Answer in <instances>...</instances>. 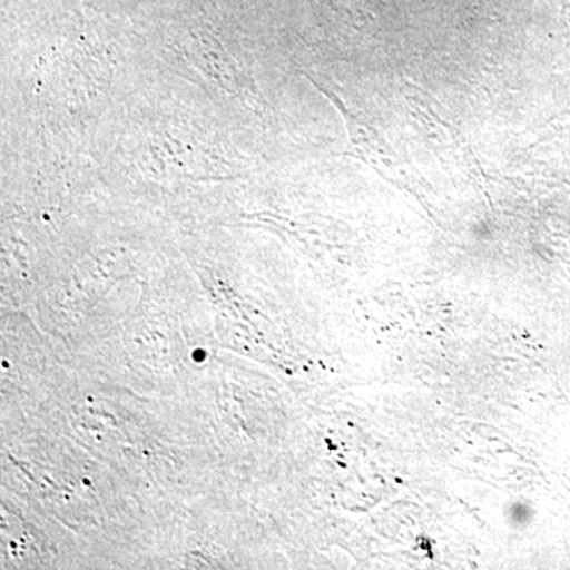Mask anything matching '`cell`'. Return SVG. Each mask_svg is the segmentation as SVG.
Instances as JSON below:
<instances>
[{
	"mask_svg": "<svg viewBox=\"0 0 570 570\" xmlns=\"http://www.w3.org/2000/svg\"><path fill=\"white\" fill-rule=\"evenodd\" d=\"M531 512L528 510L527 504L515 502L509 510V519L512 520L513 524H524L530 519Z\"/></svg>",
	"mask_w": 570,
	"mask_h": 570,
	"instance_id": "cell-1",
	"label": "cell"
}]
</instances>
